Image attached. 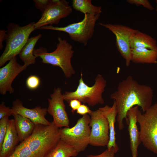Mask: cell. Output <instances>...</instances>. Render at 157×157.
I'll return each instance as SVG.
<instances>
[{"instance_id": "obj_1", "label": "cell", "mask_w": 157, "mask_h": 157, "mask_svg": "<svg viewBox=\"0 0 157 157\" xmlns=\"http://www.w3.org/2000/svg\"><path fill=\"white\" fill-rule=\"evenodd\" d=\"M153 95V90L150 86L139 83L131 76L118 83L117 90L111 94L110 98L116 104L117 120L119 130L124 127V119L128 124V111L137 106L145 112L152 105Z\"/></svg>"}, {"instance_id": "obj_2", "label": "cell", "mask_w": 157, "mask_h": 157, "mask_svg": "<svg viewBox=\"0 0 157 157\" xmlns=\"http://www.w3.org/2000/svg\"><path fill=\"white\" fill-rule=\"evenodd\" d=\"M58 38V43L53 51L48 52L46 48L41 47L34 49L33 54L36 58L40 57L43 63L60 67L65 76L70 78L75 74L71 63L74 51L72 45L67 40L60 37Z\"/></svg>"}, {"instance_id": "obj_3", "label": "cell", "mask_w": 157, "mask_h": 157, "mask_svg": "<svg viewBox=\"0 0 157 157\" xmlns=\"http://www.w3.org/2000/svg\"><path fill=\"white\" fill-rule=\"evenodd\" d=\"M35 24L32 22L23 26L13 23L8 24L6 47L0 57V67L19 55L30 34L35 30Z\"/></svg>"}, {"instance_id": "obj_4", "label": "cell", "mask_w": 157, "mask_h": 157, "mask_svg": "<svg viewBox=\"0 0 157 157\" xmlns=\"http://www.w3.org/2000/svg\"><path fill=\"white\" fill-rule=\"evenodd\" d=\"M82 76L81 73L78 85L75 91H66L63 94L64 100L68 102L71 99H76L92 107L99 104H104V101L102 94L107 81L102 75L98 74L97 75L95 83L92 86H89L85 83Z\"/></svg>"}, {"instance_id": "obj_5", "label": "cell", "mask_w": 157, "mask_h": 157, "mask_svg": "<svg viewBox=\"0 0 157 157\" xmlns=\"http://www.w3.org/2000/svg\"><path fill=\"white\" fill-rule=\"evenodd\" d=\"M100 14L92 13L84 15L83 19L80 22L69 24L64 27H55L48 25L39 29L53 30L67 33L72 40L85 46L88 40L93 36L96 22Z\"/></svg>"}, {"instance_id": "obj_6", "label": "cell", "mask_w": 157, "mask_h": 157, "mask_svg": "<svg viewBox=\"0 0 157 157\" xmlns=\"http://www.w3.org/2000/svg\"><path fill=\"white\" fill-rule=\"evenodd\" d=\"M90 117L86 114L80 118L73 127L59 129L60 140L74 148L78 152L84 151L89 144Z\"/></svg>"}, {"instance_id": "obj_7", "label": "cell", "mask_w": 157, "mask_h": 157, "mask_svg": "<svg viewBox=\"0 0 157 157\" xmlns=\"http://www.w3.org/2000/svg\"><path fill=\"white\" fill-rule=\"evenodd\" d=\"M137 120L141 142L147 149L157 154V102L143 114L139 110Z\"/></svg>"}, {"instance_id": "obj_8", "label": "cell", "mask_w": 157, "mask_h": 157, "mask_svg": "<svg viewBox=\"0 0 157 157\" xmlns=\"http://www.w3.org/2000/svg\"><path fill=\"white\" fill-rule=\"evenodd\" d=\"M89 126L91 128L89 144L97 147L107 146L109 140V131L108 120L99 109L91 111Z\"/></svg>"}, {"instance_id": "obj_9", "label": "cell", "mask_w": 157, "mask_h": 157, "mask_svg": "<svg viewBox=\"0 0 157 157\" xmlns=\"http://www.w3.org/2000/svg\"><path fill=\"white\" fill-rule=\"evenodd\" d=\"M98 24L108 29L115 35L116 37V45L117 50L125 60L126 66L129 67L131 62L130 39L138 30L120 24L101 23Z\"/></svg>"}, {"instance_id": "obj_10", "label": "cell", "mask_w": 157, "mask_h": 157, "mask_svg": "<svg viewBox=\"0 0 157 157\" xmlns=\"http://www.w3.org/2000/svg\"><path fill=\"white\" fill-rule=\"evenodd\" d=\"M69 3L65 0H52L40 18L35 23V30L48 25H58L61 19L66 17L72 13V9Z\"/></svg>"}, {"instance_id": "obj_11", "label": "cell", "mask_w": 157, "mask_h": 157, "mask_svg": "<svg viewBox=\"0 0 157 157\" xmlns=\"http://www.w3.org/2000/svg\"><path fill=\"white\" fill-rule=\"evenodd\" d=\"M62 90L59 87L54 88L53 92L48 99L47 112L53 118V122L58 128L69 127V120L65 110V106Z\"/></svg>"}, {"instance_id": "obj_12", "label": "cell", "mask_w": 157, "mask_h": 157, "mask_svg": "<svg viewBox=\"0 0 157 157\" xmlns=\"http://www.w3.org/2000/svg\"><path fill=\"white\" fill-rule=\"evenodd\" d=\"M27 66L20 65L17 61L16 57L10 59L5 66L0 68V93L5 95L7 92L12 94L14 89L12 83L16 77L25 70Z\"/></svg>"}, {"instance_id": "obj_13", "label": "cell", "mask_w": 157, "mask_h": 157, "mask_svg": "<svg viewBox=\"0 0 157 157\" xmlns=\"http://www.w3.org/2000/svg\"><path fill=\"white\" fill-rule=\"evenodd\" d=\"M11 108L13 111V115L19 114L26 117L30 120L35 125H49L51 124V122L45 117L47 112L46 108L37 106L32 109L28 108L23 105L21 101L16 99L13 102Z\"/></svg>"}, {"instance_id": "obj_14", "label": "cell", "mask_w": 157, "mask_h": 157, "mask_svg": "<svg viewBox=\"0 0 157 157\" xmlns=\"http://www.w3.org/2000/svg\"><path fill=\"white\" fill-rule=\"evenodd\" d=\"M138 106L131 108L127 112L126 116L128 120V131L129 135L130 148L132 157H137L138 148L141 142L140 131L137 125V116Z\"/></svg>"}, {"instance_id": "obj_15", "label": "cell", "mask_w": 157, "mask_h": 157, "mask_svg": "<svg viewBox=\"0 0 157 157\" xmlns=\"http://www.w3.org/2000/svg\"><path fill=\"white\" fill-rule=\"evenodd\" d=\"M19 142L14 119H9L7 133L0 149V157H10L14 153Z\"/></svg>"}, {"instance_id": "obj_16", "label": "cell", "mask_w": 157, "mask_h": 157, "mask_svg": "<svg viewBox=\"0 0 157 157\" xmlns=\"http://www.w3.org/2000/svg\"><path fill=\"white\" fill-rule=\"evenodd\" d=\"M100 110L106 117L108 122L109 131V140L107 146V149H110L113 148L117 153L119 148L116 142V133L115 129V124L117 115V110L116 102H114L111 107L106 105L99 108Z\"/></svg>"}, {"instance_id": "obj_17", "label": "cell", "mask_w": 157, "mask_h": 157, "mask_svg": "<svg viewBox=\"0 0 157 157\" xmlns=\"http://www.w3.org/2000/svg\"><path fill=\"white\" fill-rule=\"evenodd\" d=\"M19 142H22L32 133L35 125L29 119L17 114L13 115Z\"/></svg>"}, {"instance_id": "obj_18", "label": "cell", "mask_w": 157, "mask_h": 157, "mask_svg": "<svg viewBox=\"0 0 157 157\" xmlns=\"http://www.w3.org/2000/svg\"><path fill=\"white\" fill-rule=\"evenodd\" d=\"M131 49V62L136 63H157V48L150 49L135 48Z\"/></svg>"}, {"instance_id": "obj_19", "label": "cell", "mask_w": 157, "mask_h": 157, "mask_svg": "<svg viewBox=\"0 0 157 157\" xmlns=\"http://www.w3.org/2000/svg\"><path fill=\"white\" fill-rule=\"evenodd\" d=\"M131 49L145 48L150 49L157 48L156 40L151 36L138 30L130 39Z\"/></svg>"}, {"instance_id": "obj_20", "label": "cell", "mask_w": 157, "mask_h": 157, "mask_svg": "<svg viewBox=\"0 0 157 157\" xmlns=\"http://www.w3.org/2000/svg\"><path fill=\"white\" fill-rule=\"evenodd\" d=\"M41 36L42 35L40 34L29 38L19 55V58L24 62V65L27 67L34 64L36 62V57L33 54L34 47Z\"/></svg>"}, {"instance_id": "obj_21", "label": "cell", "mask_w": 157, "mask_h": 157, "mask_svg": "<svg viewBox=\"0 0 157 157\" xmlns=\"http://www.w3.org/2000/svg\"><path fill=\"white\" fill-rule=\"evenodd\" d=\"M78 153L73 147L60 140L46 157H75Z\"/></svg>"}, {"instance_id": "obj_22", "label": "cell", "mask_w": 157, "mask_h": 157, "mask_svg": "<svg viewBox=\"0 0 157 157\" xmlns=\"http://www.w3.org/2000/svg\"><path fill=\"white\" fill-rule=\"evenodd\" d=\"M72 7L75 10L79 11L84 14L92 13L100 14L101 7L93 5L91 0H73Z\"/></svg>"}, {"instance_id": "obj_23", "label": "cell", "mask_w": 157, "mask_h": 157, "mask_svg": "<svg viewBox=\"0 0 157 157\" xmlns=\"http://www.w3.org/2000/svg\"><path fill=\"white\" fill-rule=\"evenodd\" d=\"M10 157H36L28 148L22 143L18 144Z\"/></svg>"}, {"instance_id": "obj_24", "label": "cell", "mask_w": 157, "mask_h": 157, "mask_svg": "<svg viewBox=\"0 0 157 157\" xmlns=\"http://www.w3.org/2000/svg\"><path fill=\"white\" fill-rule=\"evenodd\" d=\"M9 117L6 116L0 119V149L7 133Z\"/></svg>"}, {"instance_id": "obj_25", "label": "cell", "mask_w": 157, "mask_h": 157, "mask_svg": "<svg viewBox=\"0 0 157 157\" xmlns=\"http://www.w3.org/2000/svg\"><path fill=\"white\" fill-rule=\"evenodd\" d=\"M40 83V78L36 75H31L27 78L26 83L29 89L34 90L39 86Z\"/></svg>"}, {"instance_id": "obj_26", "label": "cell", "mask_w": 157, "mask_h": 157, "mask_svg": "<svg viewBox=\"0 0 157 157\" xmlns=\"http://www.w3.org/2000/svg\"><path fill=\"white\" fill-rule=\"evenodd\" d=\"M126 2L131 4H134L137 6L141 5L145 8L152 11L154 10V8L148 0H127Z\"/></svg>"}, {"instance_id": "obj_27", "label": "cell", "mask_w": 157, "mask_h": 157, "mask_svg": "<svg viewBox=\"0 0 157 157\" xmlns=\"http://www.w3.org/2000/svg\"><path fill=\"white\" fill-rule=\"evenodd\" d=\"M35 8L43 13L51 4L52 0H34Z\"/></svg>"}, {"instance_id": "obj_28", "label": "cell", "mask_w": 157, "mask_h": 157, "mask_svg": "<svg viewBox=\"0 0 157 157\" xmlns=\"http://www.w3.org/2000/svg\"><path fill=\"white\" fill-rule=\"evenodd\" d=\"M13 111L11 108L9 106H6L4 102L3 101L0 104V119L5 116L9 117L13 115Z\"/></svg>"}, {"instance_id": "obj_29", "label": "cell", "mask_w": 157, "mask_h": 157, "mask_svg": "<svg viewBox=\"0 0 157 157\" xmlns=\"http://www.w3.org/2000/svg\"><path fill=\"white\" fill-rule=\"evenodd\" d=\"M114 149L112 148L110 149H107L103 153L97 155H89L88 157H114L115 154L116 153Z\"/></svg>"}, {"instance_id": "obj_30", "label": "cell", "mask_w": 157, "mask_h": 157, "mask_svg": "<svg viewBox=\"0 0 157 157\" xmlns=\"http://www.w3.org/2000/svg\"><path fill=\"white\" fill-rule=\"evenodd\" d=\"M68 103L72 109L71 111L74 114L81 105V102L76 99H71Z\"/></svg>"}, {"instance_id": "obj_31", "label": "cell", "mask_w": 157, "mask_h": 157, "mask_svg": "<svg viewBox=\"0 0 157 157\" xmlns=\"http://www.w3.org/2000/svg\"><path fill=\"white\" fill-rule=\"evenodd\" d=\"M89 107L84 104H81L76 110V113L79 115H84L89 114L91 111Z\"/></svg>"}, {"instance_id": "obj_32", "label": "cell", "mask_w": 157, "mask_h": 157, "mask_svg": "<svg viewBox=\"0 0 157 157\" xmlns=\"http://www.w3.org/2000/svg\"><path fill=\"white\" fill-rule=\"evenodd\" d=\"M7 34V31L4 30H0V49L2 50L3 46V42L6 40Z\"/></svg>"}, {"instance_id": "obj_33", "label": "cell", "mask_w": 157, "mask_h": 157, "mask_svg": "<svg viewBox=\"0 0 157 157\" xmlns=\"http://www.w3.org/2000/svg\"><path fill=\"white\" fill-rule=\"evenodd\" d=\"M156 11H157V0L156 1Z\"/></svg>"}]
</instances>
